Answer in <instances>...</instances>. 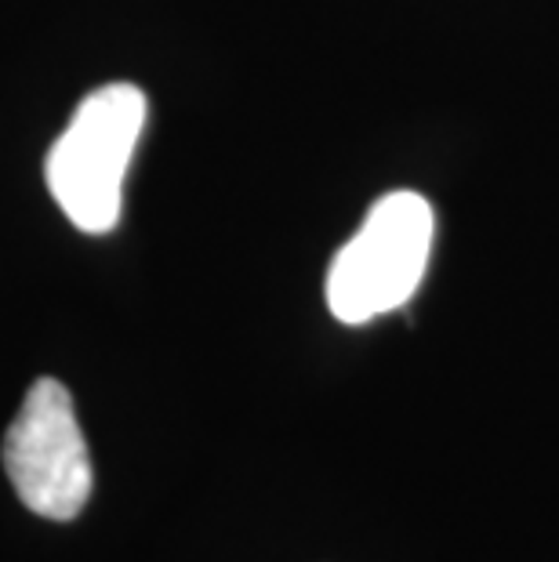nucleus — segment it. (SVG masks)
<instances>
[{
	"label": "nucleus",
	"instance_id": "obj_1",
	"mask_svg": "<svg viewBox=\"0 0 559 562\" xmlns=\"http://www.w3.org/2000/svg\"><path fill=\"white\" fill-rule=\"evenodd\" d=\"M146 110V94L135 83H105L77 105L47 153V189L80 233H110L121 222L124 175Z\"/></svg>",
	"mask_w": 559,
	"mask_h": 562
},
{
	"label": "nucleus",
	"instance_id": "obj_2",
	"mask_svg": "<svg viewBox=\"0 0 559 562\" xmlns=\"http://www.w3.org/2000/svg\"><path fill=\"white\" fill-rule=\"evenodd\" d=\"M433 207L418 193L374 200L360 233L338 250L327 272V305L342 323H371L407 305L429 266Z\"/></svg>",
	"mask_w": 559,
	"mask_h": 562
},
{
	"label": "nucleus",
	"instance_id": "obj_3",
	"mask_svg": "<svg viewBox=\"0 0 559 562\" xmlns=\"http://www.w3.org/2000/svg\"><path fill=\"white\" fill-rule=\"evenodd\" d=\"M4 469L33 516L69 522L91 497V458L63 381H33L4 436Z\"/></svg>",
	"mask_w": 559,
	"mask_h": 562
}]
</instances>
